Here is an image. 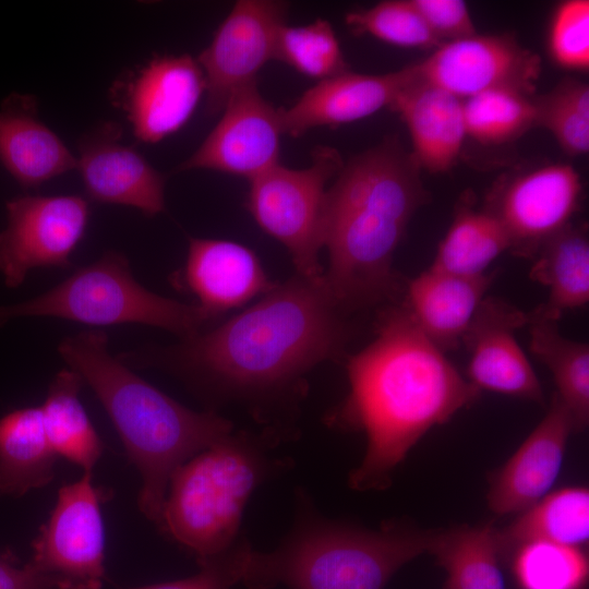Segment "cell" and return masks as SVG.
<instances>
[{"label":"cell","instance_id":"cell-15","mask_svg":"<svg viewBox=\"0 0 589 589\" xmlns=\"http://www.w3.org/2000/svg\"><path fill=\"white\" fill-rule=\"evenodd\" d=\"M528 313L495 297L479 305L461 342L469 352L468 381L479 390L544 402L542 386L516 339Z\"/></svg>","mask_w":589,"mask_h":589},{"label":"cell","instance_id":"cell-20","mask_svg":"<svg viewBox=\"0 0 589 589\" xmlns=\"http://www.w3.org/2000/svg\"><path fill=\"white\" fill-rule=\"evenodd\" d=\"M408 67L384 74L350 70L318 81L293 105L279 108L284 134L297 137L317 127H338L390 107L409 82Z\"/></svg>","mask_w":589,"mask_h":589},{"label":"cell","instance_id":"cell-3","mask_svg":"<svg viewBox=\"0 0 589 589\" xmlns=\"http://www.w3.org/2000/svg\"><path fill=\"white\" fill-rule=\"evenodd\" d=\"M420 172L412 154L389 137L344 164L327 189L323 279L345 313L397 290L394 254L411 217L429 199Z\"/></svg>","mask_w":589,"mask_h":589},{"label":"cell","instance_id":"cell-17","mask_svg":"<svg viewBox=\"0 0 589 589\" xmlns=\"http://www.w3.org/2000/svg\"><path fill=\"white\" fill-rule=\"evenodd\" d=\"M205 93L203 71L189 55L159 56L129 81L123 106L134 135L154 144L189 120Z\"/></svg>","mask_w":589,"mask_h":589},{"label":"cell","instance_id":"cell-38","mask_svg":"<svg viewBox=\"0 0 589 589\" xmlns=\"http://www.w3.org/2000/svg\"><path fill=\"white\" fill-rule=\"evenodd\" d=\"M432 34L443 44L477 34L461 0H410Z\"/></svg>","mask_w":589,"mask_h":589},{"label":"cell","instance_id":"cell-32","mask_svg":"<svg viewBox=\"0 0 589 589\" xmlns=\"http://www.w3.org/2000/svg\"><path fill=\"white\" fill-rule=\"evenodd\" d=\"M513 570L521 589H585L588 557L581 548L549 541H531L518 546Z\"/></svg>","mask_w":589,"mask_h":589},{"label":"cell","instance_id":"cell-6","mask_svg":"<svg viewBox=\"0 0 589 589\" xmlns=\"http://www.w3.org/2000/svg\"><path fill=\"white\" fill-rule=\"evenodd\" d=\"M239 432L197 453L171 474L159 529L197 564L230 550L241 538L243 509L262 483L288 468L273 444Z\"/></svg>","mask_w":589,"mask_h":589},{"label":"cell","instance_id":"cell-13","mask_svg":"<svg viewBox=\"0 0 589 589\" xmlns=\"http://www.w3.org/2000/svg\"><path fill=\"white\" fill-rule=\"evenodd\" d=\"M288 4L275 0H240L200 53L205 80L206 112L223 111L230 96L256 81L259 71L275 59L277 36L286 24Z\"/></svg>","mask_w":589,"mask_h":589},{"label":"cell","instance_id":"cell-10","mask_svg":"<svg viewBox=\"0 0 589 589\" xmlns=\"http://www.w3.org/2000/svg\"><path fill=\"white\" fill-rule=\"evenodd\" d=\"M0 231V274L9 288L35 268H68L84 236L88 202L80 195H23L7 202Z\"/></svg>","mask_w":589,"mask_h":589},{"label":"cell","instance_id":"cell-8","mask_svg":"<svg viewBox=\"0 0 589 589\" xmlns=\"http://www.w3.org/2000/svg\"><path fill=\"white\" fill-rule=\"evenodd\" d=\"M342 165L336 149L318 146L310 166L293 169L279 163L249 181V212L262 230L288 250L303 277L323 276L318 252L323 248L326 184Z\"/></svg>","mask_w":589,"mask_h":589},{"label":"cell","instance_id":"cell-27","mask_svg":"<svg viewBox=\"0 0 589 589\" xmlns=\"http://www.w3.org/2000/svg\"><path fill=\"white\" fill-rule=\"evenodd\" d=\"M83 384L75 371L60 370L39 407L48 441L58 457L93 473L105 445L80 400Z\"/></svg>","mask_w":589,"mask_h":589},{"label":"cell","instance_id":"cell-1","mask_svg":"<svg viewBox=\"0 0 589 589\" xmlns=\"http://www.w3.org/2000/svg\"><path fill=\"white\" fill-rule=\"evenodd\" d=\"M345 312L323 276L297 275L220 326L171 347L142 346L118 354L129 368L166 369L208 401L280 395L348 339Z\"/></svg>","mask_w":589,"mask_h":589},{"label":"cell","instance_id":"cell-23","mask_svg":"<svg viewBox=\"0 0 589 589\" xmlns=\"http://www.w3.org/2000/svg\"><path fill=\"white\" fill-rule=\"evenodd\" d=\"M389 108L406 124L420 169L444 173L453 168L467 137L462 99L410 74Z\"/></svg>","mask_w":589,"mask_h":589},{"label":"cell","instance_id":"cell-24","mask_svg":"<svg viewBox=\"0 0 589 589\" xmlns=\"http://www.w3.org/2000/svg\"><path fill=\"white\" fill-rule=\"evenodd\" d=\"M530 277L549 290L529 318L556 321L589 301V240L586 226L569 224L548 240L532 259Z\"/></svg>","mask_w":589,"mask_h":589},{"label":"cell","instance_id":"cell-28","mask_svg":"<svg viewBox=\"0 0 589 589\" xmlns=\"http://www.w3.org/2000/svg\"><path fill=\"white\" fill-rule=\"evenodd\" d=\"M529 318V317H528ZM530 350L551 372L556 397L568 410L574 432L589 422V346L566 338L556 321L529 318Z\"/></svg>","mask_w":589,"mask_h":589},{"label":"cell","instance_id":"cell-9","mask_svg":"<svg viewBox=\"0 0 589 589\" xmlns=\"http://www.w3.org/2000/svg\"><path fill=\"white\" fill-rule=\"evenodd\" d=\"M110 492L93 484V473L63 484L48 519L32 542L28 564L56 589H101L105 527L101 505Z\"/></svg>","mask_w":589,"mask_h":589},{"label":"cell","instance_id":"cell-12","mask_svg":"<svg viewBox=\"0 0 589 589\" xmlns=\"http://www.w3.org/2000/svg\"><path fill=\"white\" fill-rule=\"evenodd\" d=\"M581 191L573 166L551 164L498 183L484 208L502 224L513 254L532 260L548 240L572 224Z\"/></svg>","mask_w":589,"mask_h":589},{"label":"cell","instance_id":"cell-2","mask_svg":"<svg viewBox=\"0 0 589 589\" xmlns=\"http://www.w3.org/2000/svg\"><path fill=\"white\" fill-rule=\"evenodd\" d=\"M347 374L349 394L327 420L366 436L364 457L348 478L357 491L388 488L417 442L481 392L418 329L402 305L383 315L374 340L349 358Z\"/></svg>","mask_w":589,"mask_h":589},{"label":"cell","instance_id":"cell-36","mask_svg":"<svg viewBox=\"0 0 589 589\" xmlns=\"http://www.w3.org/2000/svg\"><path fill=\"white\" fill-rule=\"evenodd\" d=\"M548 52L562 69H589L588 0H565L555 8L548 31Z\"/></svg>","mask_w":589,"mask_h":589},{"label":"cell","instance_id":"cell-18","mask_svg":"<svg viewBox=\"0 0 589 589\" xmlns=\"http://www.w3.org/2000/svg\"><path fill=\"white\" fill-rule=\"evenodd\" d=\"M172 278L195 297L208 321L275 287L252 250L220 239L191 238L185 263Z\"/></svg>","mask_w":589,"mask_h":589},{"label":"cell","instance_id":"cell-39","mask_svg":"<svg viewBox=\"0 0 589 589\" xmlns=\"http://www.w3.org/2000/svg\"><path fill=\"white\" fill-rule=\"evenodd\" d=\"M0 589H56L53 584L28 563L20 566L11 549L0 551Z\"/></svg>","mask_w":589,"mask_h":589},{"label":"cell","instance_id":"cell-7","mask_svg":"<svg viewBox=\"0 0 589 589\" xmlns=\"http://www.w3.org/2000/svg\"><path fill=\"white\" fill-rule=\"evenodd\" d=\"M48 316L92 326L137 323L191 337L208 321L196 304L159 296L133 276L128 257L109 250L46 292L0 305V327L12 320Z\"/></svg>","mask_w":589,"mask_h":589},{"label":"cell","instance_id":"cell-25","mask_svg":"<svg viewBox=\"0 0 589 589\" xmlns=\"http://www.w3.org/2000/svg\"><path fill=\"white\" fill-rule=\"evenodd\" d=\"M57 459L39 406L0 418V497H17L46 486L53 480Z\"/></svg>","mask_w":589,"mask_h":589},{"label":"cell","instance_id":"cell-30","mask_svg":"<svg viewBox=\"0 0 589 589\" xmlns=\"http://www.w3.org/2000/svg\"><path fill=\"white\" fill-rule=\"evenodd\" d=\"M509 249V238L498 219L488 209L461 201L430 267L476 277L485 274L492 262Z\"/></svg>","mask_w":589,"mask_h":589},{"label":"cell","instance_id":"cell-37","mask_svg":"<svg viewBox=\"0 0 589 589\" xmlns=\"http://www.w3.org/2000/svg\"><path fill=\"white\" fill-rule=\"evenodd\" d=\"M251 549L242 534L227 552L199 563L200 572L191 577L129 589H230L241 582Z\"/></svg>","mask_w":589,"mask_h":589},{"label":"cell","instance_id":"cell-14","mask_svg":"<svg viewBox=\"0 0 589 589\" xmlns=\"http://www.w3.org/2000/svg\"><path fill=\"white\" fill-rule=\"evenodd\" d=\"M221 112L215 128L177 171L205 169L251 181L279 164L280 111L261 95L256 81L236 91Z\"/></svg>","mask_w":589,"mask_h":589},{"label":"cell","instance_id":"cell-22","mask_svg":"<svg viewBox=\"0 0 589 589\" xmlns=\"http://www.w3.org/2000/svg\"><path fill=\"white\" fill-rule=\"evenodd\" d=\"M494 274L459 276L430 267L411 279L402 306L418 329L442 351L459 346Z\"/></svg>","mask_w":589,"mask_h":589},{"label":"cell","instance_id":"cell-11","mask_svg":"<svg viewBox=\"0 0 589 589\" xmlns=\"http://www.w3.org/2000/svg\"><path fill=\"white\" fill-rule=\"evenodd\" d=\"M408 68L414 81L465 100L492 89L532 95L541 60L508 35L474 34L441 44L429 57Z\"/></svg>","mask_w":589,"mask_h":589},{"label":"cell","instance_id":"cell-4","mask_svg":"<svg viewBox=\"0 0 589 589\" xmlns=\"http://www.w3.org/2000/svg\"><path fill=\"white\" fill-rule=\"evenodd\" d=\"M57 350L110 418L142 478L137 507L158 526L173 471L230 434L232 423L213 410L187 408L135 374L109 352L104 330L67 336Z\"/></svg>","mask_w":589,"mask_h":589},{"label":"cell","instance_id":"cell-31","mask_svg":"<svg viewBox=\"0 0 589 589\" xmlns=\"http://www.w3.org/2000/svg\"><path fill=\"white\" fill-rule=\"evenodd\" d=\"M467 136L484 145L514 141L536 127L532 95L515 89H492L464 100Z\"/></svg>","mask_w":589,"mask_h":589},{"label":"cell","instance_id":"cell-29","mask_svg":"<svg viewBox=\"0 0 589 589\" xmlns=\"http://www.w3.org/2000/svg\"><path fill=\"white\" fill-rule=\"evenodd\" d=\"M430 553L447 574L445 589H506L491 524L436 530Z\"/></svg>","mask_w":589,"mask_h":589},{"label":"cell","instance_id":"cell-33","mask_svg":"<svg viewBox=\"0 0 589 589\" xmlns=\"http://www.w3.org/2000/svg\"><path fill=\"white\" fill-rule=\"evenodd\" d=\"M536 127L546 129L565 154L576 157L589 151V86L564 79L549 93L533 97Z\"/></svg>","mask_w":589,"mask_h":589},{"label":"cell","instance_id":"cell-5","mask_svg":"<svg viewBox=\"0 0 589 589\" xmlns=\"http://www.w3.org/2000/svg\"><path fill=\"white\" fill-rule=\"evenodd\" d=\"M296 496L294 524L280 544L250 550L241 580L248 589H384L433 545L436 530L400 521L371 530L323 517L302 490Z\"/></svg>","mask_w":589,"mask_h":589},{"label":"cell","instance_id":"cell-21","mask_svg":"<svg viewBox=\"0 0 589 589\" xmlns=\"http://www.w3.org/2000/svg\"><path fill=\"white\" fill-rule=\"evenodd\" d=\"M0 163L24 190L77 168V158L40 120L37 97L16 92L0 104Z\"/></svg>","mask_w":589,"mask_h":589},{"label":"cell","instance_id":"cell-35","mask_svg":"<svg viewBox=\"0 0 589 589\" xmlns=\"http://www.w3.org/2000/svg\"><path fill=\"white\" fill-rule=\"evenodd\" d=\"M356 35H370L384 43L417 49H435L442 43L432 34L410 0H385L346 15Z\"/></svg>","mask_w":589,"mask_h":589},{"label":"cell","instance_id":"cell-16","mask_svg":"<svg viewBox=\"0 0 589 589\" xmlns=\"http://www.w3.org/2000/svg\"><path fill=\"white\" fill-rule=\"evenodd\" d=\"M122 127L104 121L77 142V168L85 193L98 203L139 209L148 217L165 209V176L121 143Z\"/></svg>","mask_w":589,"mask_h":589},{"label":"cell","instance_id":"cell-19","mask_svg":"<svg viewBox=\"0 0 589 589\" xmlns=\"http://www.w3.org/2000/svg\"><path fill=\"white\" fill-rule=\"evenodd\" d=\"M572 417L553 394L541 422L505 465L490 478L488 506L496 515L519 513L542 500L555 483L569 434Z\"/></svg>","mask_w":589,"mask_h":589},{"label":"cell","instance_id":"cell-34","mask_svg":"<svg viewBox=\"0 0 589 589\" xmlns=\"http://www.w3.org/2000/svg\"><path fill=\"white\" fill-rule=\"evenodd\" d=\"M275 59L318 81L349 71L335 31L323 19L303 26L284 24L277 36Z\"/></svg>","mask_w":589,"mask_h":589},{"label":"cell","instance_id":"cell-26","mask_svg":"<svg viewBox=\"0 0 589 589\" xmlns=\"http://www.w3.org/2000/svg\"><path fill=\"white\" fill-rule=\"evenodd\" d=\"M501 558L531 541H549L581 548L589 539V490H557L524 510L509 526L496 530Z\"/></svg>","mask_w":589,"mask_h":589}]
</instances>
